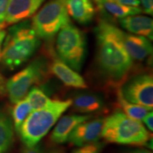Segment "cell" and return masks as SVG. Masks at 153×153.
Wrapping results in <instances>:
<instances>
[{"mask_svg": "<svg viewBox=\"0 0 153 153\" xmlns=\"http://www.w3.org/2000/svg\"><path fill=\"white\" fill-rule=\"evenodd\" d=\"M120 30L106 21H100L95 28L97 66L102 76L113 84L125 79L133 68V59L122 42Z\"/></svg>", "mask_w": 153, "mask_h": 153, "instance_id": "cell-1", "label": "cell"}, {"mask_svg": "<svg viewBox=\"0 0 153 153\" xmlns=\"http://www.w3.org/2000/svg\"><path fill=\"white\" fill-rule=\"evenodd\" d=\"M41 45L28 22H22L9 28L3 43L1 62L6 68L14 70L29 60Z\"/></svg>", "mask_w": 153, "mask_h": 153, "instance_id": "cell-2", "label": "cell"}, {"mask_svg": "<svg viewBox=\"0 0 153 153\" xmlns=\"http://www.w3.org/2000/svg\"><path fill=\"white\" fill-rule=\"evenodd\" d=\"M70 106V99L51 100L43 108L32 111L22 123L18 133L25 146L30 148L38 144Z\"/></svg>", "mask_w": 153, "mask_h": 153, "instance_id": "cell-3", "label": "cell"}, {"mask_svg": "<svg viewBox=\"0 0 153 153\" xmlns=\"http://www.w3.org/2000/svg\"><path fill=\"white\" fill-rule=\"evenodd\" d=\"M101 137L107 142L121 145H145L152 137L140 120L117 111L105 118Z\"/></svg>", "mask_w": 153, "mask_h": 153, "instance_id": "cell-4", "label": "cell"}, {"mask_svg": "<svg viewBox=\"0 0 153 153\" xmlns=\"http://www.w3.org/2000/svg\"><path fill=\"white\" fill-rule=\"evenodd\" d=\"M57 56L63 62L79 72L87 55V38L84 32L71 23L66 24L57 34Z\"/></svg>", "mask_w": 153, "mask_h": 153, "instance_id": "cell-5", "label": "cell"}, {"mask_svg": "<svg viewBox=\"0 0 153 153\" xmlns=\"http://www.w3.org/2000/svg\"><path fill=\"white\" fill-rule=\"evenodd\" d=\"M70 22L65 0H51L34 15L30 24L40 39L50 41Z\"/></svg>", "mask_w": 153, "mask_h": 153, "instance_id": "cell-6", "label": "cell"}, {"mask_svg": "<svg viewBox=\"0 0 153 153\" xmlns=\"http://www.w3.org/2000/svg\"><path fill=\"white\" fill-rule=\"evenodd\" d=\"M48 70L46 60L38 57L9 78L5 82V92L11 102L15 104L25 98L30 88L43 80Z\"/></svg>", "mask_w": 153, "mask_h": 153, "instance_id": "cell-7", "label": "cell"}, {"mask_svg": "<svg viewBox=\"0 0 153 153\" xmlns=\"http://www.w3.org/2000/svg\"><path fill=\"white\" fill-rule=\"evenodd\" d=\"M121 94L129 102L142 106L149 111L153 108V78L143 73L130 78L121 85Z\"/></svg>", "mask_w": 153, "mask_h": 153, "instance_id": "cell-8", "label": "cell"}, {"mask_svg": "<svg viewBox=\"0 0 153 153\" xmlns=\"http://www.w3.org/2000/svg\"><path fill=\"white\" fill-rule=\"evenodd\" d=\"M104 120L99 118L79 123L70 133L68 141L78 147L97 143L101 136Z\"/></svg>", "mask_w": 153, "mask_h": 153, "instance_id": "cell-9", "label": "cell"}, {"mask_svg": "<svg viewBox=\"0 0 153 153\" xmlns=\"http://www.w3.org/2000/svg\"><path fill=\"white\" fill-rule=\"evenodd\" d=\"M45 0H9L6 24H15L32 16Z\"/></svg>", "mask_w": 153, "mask_h": 153, "instance_id": "cell-10", "label": "cell"}, {"mask_svg": "<svg viewBox=\"0 0 153 153\" xmlns=\"http://www.w3.org/2000/svg\"><path fill=\"white\" fill-rule=\"evenodd\" d=\"M124 46L132 59L143 61L152 54V45L148 38L120 30Z\"/></svg>", "mask_w": 153, "mask_h": 153, "instance_id": "cell-11", "label": "cell"}, {"mask_svg": "<svg viewBox=\"0 0 153 153\" xmlns=\"http://www.w3.org/2000/svg\"><path fill=\"white\" fill-rule=\"evenodd\" d=\"M49 70L67 87L76 89H86L85 80L77 72L63 62L58 57H55L49 65Z\"/></svg>", "mask_w": 153, "mask_h": 153, "instance_id": "cell-12", "label": "cell"}, {"mask_svg": "<svg viewBox=\"0 0 153 153\" xmlns=\"http://www.w3.org/2000/svg\"><path fill=\"white\" fill-rule=\"evenodd\" d=\"M89 115H68L63 116L57 122L51 135V140L55 144H62L68 142L70 133L79 123L90 119Z\"/></svg>", "mask_w": 153, "mask_h": 153, "instance_id": "cell-13", "label": "cell"}, {"mask_svg": "<svg viewBox=\"0 0 153 153\" xmlns=\"http://www.w3.org/2000/svg\"><path fill=\"white\" fill-rule=\"evenodd\" d=\"M118 22L124 29L131 33L148 38H153V21L150 17L140 14L131 15L118 19Z\"/></svg>", "mask_w": 153, "mask_h": 153, "instance_id": "cell-14", "label": "cell"}, {"mask_svg": "<svg viewBox=\"0 0 153 153\" xmlns=\"http://www.w3.org/2000/svg\"><path fill=\"white\" fill-rule=\"evenodd\" d=\"M69 16L80 24H89L96 14L94 5L91 0H65Z\"/></svg>", "mask_w": 153, "mask_h": 153, "instance_id": "cell-15", "label": "cell"}, {"mask_svg": "<svg viewBox=\"0 0 153 153\" xmlns=\"http://www.w3.org/2000/svg\"><path fill=\"white\" fill-rule=\"evenodd\" d=\"M104 104V101L100 96L91 92L79 94L72 100L73 109L82 114L99 111L103 108Z\"/></svg>", "mask_w": 153, "mask_h": 153, "instance_id": "cell-16", "label": "cell"}, {"mask_svg": "<svg viewBox=\"0 0 153 153\" xmlns=\"http://www.w3.org/2000/svg\"><path fill=\"white\" fill-rule=\"evenodd\" d=\"M95 1L101 10L118 19L131 15L140 14L143 11L140 7L125 6L114 0H95Z\"/></svg>", "mask_w": 153, "mask_h": 153, "instance_id": "cell-17", "label": "cell"}, {"mask_svg": "<svg viewBox=\"0 0 153 153\" xmlns=\"http://www.w3.org/2000/svg\"><path fill=\"white\" fill-rule=\"evenodd\" d=\"M14 128L9 115L0 111V153H7L14 141Z\"/></svg>", "mask_w": 153, "mask_h": 153, "instance_id": "cell-18", "label": "cell"}, {"mask_svg": "<svg viewBox=\"0 0 153 153\" xmlns=\"http://www.w3.org/2000/svg\"><path fill=\"white\" fill-rule=\"evenodd\" d=\"M117 99L118 104L121 108V109L123 111L124 114L135 120H143V118L150 111L145 107L133 104V103L129 102L128 101L126 100L121 94L119 89L117 91Z\"/></svg>", "mask_w": 153, "mask_h": 153, "instance_id": "cell-19", "label": "cell"}, {"mask_svg": "<svg viewBox=\"0 0 153 153\" xmlns=\"http://www.w3.org/2000/svg\"><path fill=\"white\" fill-rule=\"evenodd\" d=\"M31 111V107L26 97L14 104V106L12 108V113H11V115H12L11 120H12L15 131L17 133H19V129L22 123Z\"/></svg>", "mask_w": 153, "mask_h": 153, "instance_id": "cell-20", "label": "cell"}, {"mask_svg": "<svg viewBox=\"0 0 153 153\" xmlns=\"http://www.w3.org/2000/svg\"><path fill=\"white\" fill-rule=\"evenodd\" d=\"M26 98L29 103L32 111L43 108L52 100L41 89L36 87L30 88L26 96Z\"/></svg>", "mask_w": 153, "mask_h": 153, "instance_id": "cell-21", "label": "cell"}, {"mask_svg": "<svg viewBox=\"0 0 153 153\" xmlns=\"http://www.w3.org/2000/svg\"><path fill=\"white\" fill-rule=\"evenodd\" d=\"M101 149H102V145L95 143L79 147L78 149L74 150L72 153H100Z\"/></svg>", "mask_w": 153, "mask_h": 153, "instance_id": "cell-22", "label": "cell"}, {"mask_svg": "<svg viewBox=\"0 0 153 153\" xmlns=\"http://www.w3.org/2000/svg\"><path fill=\"white\" fill-rule=\"evenodd\" d=\"M6 34H7V31H6V30H0V61H1L3 43H4V41ZM0 93L1 94L5 93V82L4 81L2 76H1V74H0Z\"/></svg>", "mask_w": 153, "mask_h": 153, "instance_id": "cell-23", "label": "cell"}, {"mask_svg": "<svg viewBox=\"0 0 153 153\" xmlns=\"http://www.w3.org/2000/svg\"><path fill=\"white\" fill-rule=\"evenodd\" d=\"M9 2V0H0V23L1 24L5 23L6 14H7Z\"/></svg>", "mask_w": 153, "mask_h": 153, "instance_id": "cell-24", "label": "cell"}, {"mask_svg": "<svg viewBox=\"0 0 153 153\" xmlns=\"http://www.w3.org/2000/svg\"><path fill=\"white\" fill-rule=\"evenodd\" d=\"M143 6V11L149 15L153 14V0H139Z\"/></svg>", "mask_w": 153, "mask_h": 153, "instance_id": "cell-25", "label": "cell"}, {"mask_svg": "<svg viewBox=\"0 0 153 153\" xmlns=\"http://www.w3.org/2000/svg\"><path fill=\"white\" fill-rule=\"evenodd\" d=\"M143 122L145 124V126H147L149 131L152 132L153 131V113L152 111H150L146 116L143 118Z\"/></svg>", "mask_w": 153, "mask_h": 153, "instance_id": "cell-26", "label": "cell"}, {"mask_svg": "<svg viewBox=\"0 0 153 153\" xmlns=\"http://www.w3.org/2000/svg\"><path fill=\"white\" fill-rule=\"evenodd\" d=\"M22 153H45L43 151V149L41 148L40 145L37 144L35 146L28 148L25 146V148H23Z\"/></svg>", "mask_w": 153, "mask_h": 153, "instance_id": "cell-27", "label": "cell"}, {"mask_svg": "<svg viewBox=\"0 0 153 153\" xmlns=\"http://www.w3.org/2000/svg\"><path fill=\"white\" fill-rule=\"evenodd\" d=\"M116 2L125 6H129V7H138L140 5V2L139 0H114Z\"/></svg>", "mask_w": 153, "mask_h": 153, "instance_id": "cell-28", "label": "cell"}, {"mask_svg": "<svg viewBox=\"0 0 153 153\" xmlns=\"http://www.w3.org/2000/svg\"><path fill=\"white\" fill-rule=\"evenodd\" d=\"M126 153H152V152L150 150H146V149H137V150L129 151V152Z\"/></svg>", "mask_w": 153, "mask_h": 153, "instance_id": "cell-29", "label": "cell"}, {"mask_svg": "<svg viewBox=\"0 0 153 153\" xmlns=\"http://www.w3.org/2000/svg\"><path fill=\"white\" fill-rule=\"evenodd\" d=\"M49 153H64L61 150H53L51 151Z\"/></svg>", "mask_w": 153, "mask_h": 153, "instance_id": "cell-30", "label": "cell"}, {"mask_svg": "<svg viewBox=\"0 0 153 153\" xmlns=\"http://www.w3.org/2000/svg\"><path fill=\"white\" fill-rule=\"evenodd\" d=\"M6 26H7V24H6L5 23H4V24H1V23H0V30H4V28Z\"/></svg>", "mask_w": 153, "mask_h": 153, "instance_id": "cell-31", "label": "cell"}]
</instances>
